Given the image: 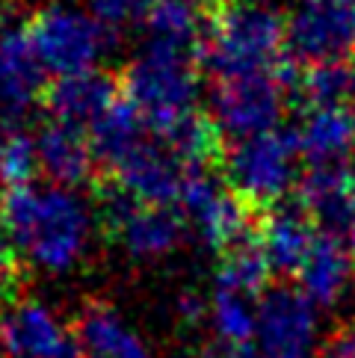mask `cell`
<instances>
[{
  "label": "cell",
  "mask_w": 355,
  "mask_h": 358,
  "mask_svg": "<svg viewBox=\"0 0 355 358\" xmlns=\"http://www.w3.org/2000/svg\"><path fill=\"white\" fill-rule=\"evenodd\" d=\"M320 358H355V326L335 331V335L326 341Z\"/></svg>",
  "instance_id": "27"
},
{
  "label": "cell",
  "mask_w": 355,
  "mask_h": 358,
  "mask_svg": "<svg viewBox=\"0 0 355 358\" xmlns=\"http://www.w3.org/2000/svg\"><path fill=\"white\" fill-rule=\"evenodd\" d=\"M74 347L80 358H151L145 343L110 305L92 302L74 323Z\"/></svg>",
  "instance_id": "18"
},
{
  "label": "cell",
  "mask_w": 355,
  "mask_h": 358,
  "mask_svg": "<svg viewBox=\"0 0 355 358\" xmlns=\"http://www.w3.org/2000/svg\"><path fill=\"white\" fill-rule=\"evenodd\" d=\"M287 21L258 0H225L210 15L198 62L219 83L275 71L284 62Z\"/></svg>",
  "instance_id": "2"
},
{
  "label": "cell",
  "mask_w": 355,
  "mask_h": 358,
  "mask_svg": "<svg viewBox=\"0 0 355 358\" xmlns=\"http://www.w3.org/2000/svg\"><path fill=\"white\" fill-rule=\"evenodd\" d=\"M205 311H208V308H205V305H201L196 296H189V299L181 302V314L189 320V323H198V320L205 317Z\"/></svg>",
  "instance_id": "29"
},
{
  "label": "cell",
  "mask_w": 355,
  "mask_h": 358,
  "mask_svg": "<svg viewBox=\"0 0 355 358\" xmlns=\"http://www.w3.org/2000/svg\"><path fill=\"white\" fill-rule=\"evenodd\" d=\"M294 92L305 98L308 107H347V101L355 95L352 62L340 59L302 69V78Z\"/></svg>",
  "instance_id": "23"
},
{
  "label": "cell",
  "mask_w": 355,
  "mask_h": 358,
  "mask_svg": "<svg viewBox=\"0 0 355 358\" xmlns=\"http://www.w3.org/2000/svg\"><path fill=\"white\" fill-rule=\"evenodd\" d=\"M148 134L151 131H148L145 119L139 116L136 107L124 95L89 127V139H92L98 166H104L107 175L116 172L131 155H136V151L148 143L145 139Z\"/></svg>",
  "instance_id": "20"
},
{
  "label": "cell",
  "mask_w": 355,
  "mask_h": 358,
  "mask_svg": "<svg viewBox=\"0 0 355 358\" xmlns=\"http://www.w3.org/2000/svg\"><path fill=\"white\" fill-rule=\"evenodd\" d=\"M39 169H42V160H39L36 136L15 124H6L0 131V181L6 187H24V184H33Z\"/></svg>",
  "instance_id": "25"
},
{
  "label": "cell",
  "mask_w": 355,
  "mask_h": 358,
  "mask_svg": "<svg viewBox=\"0 0 355 358\" xmlns=\"http://www.w3.org/2000/svg\"><path fill=\"white\" fill-rule=\"evenodd\" d=\"M0 216L21 258L48 273H66L80 261L89 240V210L66 187H6Z\"/></svg>",
  "instance_id": "1"
},
{
  "label": "cell",
  "mask_w": 355,
  "mask_h": 358,
  "mask_svg": "<svg viewBox=\"0 0 355 358\" xmlns=\"http://www.w3.org/2000/svg\"><path fill=\"white\" fill-rule=\"evenodd\" d=\"M119 98H122V83L116 78H110L107 71L89 69L57 78L45 92V107L50 119L89 131Z\"/></svg>",
  "instance_id": "14"
},
{
  "label": "cell",
  "mask_w": 355,
  "mask_h": 358,
  "mask_svg": "<svg viewBox=\"0 0 355 358\" xmlns=\"http://www.w3.org/2000/svg\"><path fill=\"white\" fill-rule=\"evenodd\" d=\"M89 12L110 30H122L128 24H139L148 18V9L154 0H86Z\"/></svg>",
  "instance_id": "26"
},
{
  "label": "cell",
  "mask_w": 355,
  "mask_h": 358,
  "mask_svg": "<svg viewBox=\"0 0 355 358\" xmlns=\"http://www.w3.org/2000/svg\"><path fill=\"white\" fill-rule=\"evenodd\" d=\"M0 350L9 358H80L71 331L33 299L9 305L0 314Z\"/></svg>",
  "instance_id": "12"
},
{
  "label": "cell",
  "mask_w": 355,
  "mask_h": 358,
  "mask_svg": "<svg viewBox=\"0 0 355 358\" xmlns=\"http://www.w3.org/2000/svg\"><path fill=\"white\" fill-rule=\"evenodd\" d=\"M299 151L308 166H347L355 145V122L347 107H308L299 127Z\"/></svg>",
  "instance_id": "19"
},
{
  "label": "cell",
  "mask_w": 355,
  "mask_h": 358,
  "mask_svg": "<svg viewBox=\"0 0 355 358\" xmlns=\"http://www.w3.org/2000/svg\"><path fill=\"white\" fill-rule=\"evenodd\" d=\"M314 331V302L299 287H270L258 299V341L263 355H311Z\"/></svg>",
  "instance_id": "11"
},
{
  "label": "cell",
  "mask_w": 355,
  "mask_h": 358,
  "mask_svg": "<svg viewBox=\"0 0 355 358\" xmlns=\"http://www.w3.org/2000/svg\"><path fill=\"white\" fill-rule=\"evenodd\" d=\"M208 21L210 18H205L198 0H154L145 18L148 42L178 48L198 57Z\"/></svg>",
  "instance_id": "21"
},
{
  "label": "cell",
  "mask_w": 355,
  "mask_h": 358,
  "mask_svg": "<svg viewBox=\"0 0 355 358\" xmlns=\"http://www.w3.org/2000/svg\"><path fill=\"white\" fill-rule=\"evenodd\" d=\"M320 225L294 201L290 208H275L266 210L258 220V240L266 252L273 273L296 275V270L305 261V255L311 252Z\"/></svg>",
  "instance_id": "16"
},
{
  "label": "cell",
  "mask_w": 355,
  "mask_h": 358,
  "mask_svg": "<svg viewBox=\"0 0 355 358\" xmlns=\"http://www.w3.org/2000/svg\"><path fill=\"white\" fill-rule=\"evenodd\" d=\"M196 358H263V355H255L252 347H234V343H213V347H205Z\"/></svg>",
  "instance_id": "28"
},
{
  "label": "cell",
  "mask_w": 355,
  "mask_h": 358,
  "mask_svg": "<svg viewBox=\"0 0 355 358\" xmlns=\"http://www.w3.org/2000/svg\"><path fill=\"white\" fill-rule=\"evenodd\" d=\"M27 30L45 69L59 78L95 69V62L119 39V33L104 27L92 12L66 3L39 9Z\"/></svg>",
  "instance_id": "5"
},
{
  "label": "cell",
  "mask_w": 355,
  "mask_h": 358,
  "mask_svg": "<svg viewBox=\"0 0 355 358\" xmlns=\"http://www.w3.org/2000/svg\"><path fill=\"white\" fill-rule=\"evenodd\" d=\"M3 3H6V0H0V12H3Z\"/></svg>",
  "instance_id": "32"
},
{
  "label": "cell",
  "mask_w": 355,
  "mask_h": 358,
  "mask_svg": "<svg viewBox=\"0 0 355 358\" xmlns=\"http://www.w3.org/2000/svg\"><path fill=\"white\" fill-rule=\"evenodd\" d=\"M210 317H213V326H217L222 343L252 347V341L258 338V311L252 305V296L217 287Z\"/></svg>",
  "instance_id": "24"
},
{
  "label": "cell",
  "mask_w": 355,
  "mask_h": 358,
  "mask_svg": "<svg viewBox=\"0 0 355 358\" xmlns=\"http://www.w3.org/2000/svg\"><path fill=\"white\" fill-rule=\"evenodd\" d=\"M355 50V0H302L287 21V54L299 66L349 59Z\"/></svg>",
  "instance_id": "8"
},
{
  "label": "cell",
  "mask_w": 355,
  "mask_h": 358,
  "mask_svg": "<svg viewBox=\"0 0 355 358\" xmlns=\"http://www.w3.org/2000/svg\"><path fill=\"white\" fill-rule=\"evenodd\" d=\"M193 57L148 42L122 74V95L136 107L154 136H163L172 124L198 110V71Z\"/></svg>",
  "instance_id": "3"
},
{
  "label": "cell",
  "mask_w": 355,
  "mask_h": 358,
  "mask_svg": "<svg viewBox=\"0 0 355 358\" xmlns=\"http://www.w3.org/2000/svg\"><path fill=\"white\" fill-rule=\"evenodd\" d=\"M98 213L107 234L116 237L133 258H157V255L175 249L187 228L181 210L145 204L113 181H101Z\"/></svg>",
  "instance_id": "6"
},
{
  "label": "cell",
  "mask_w": 355,
  "mask_h": 358,
  "mask_svg": "<svg viewBox=\"0 0 355 358\" xmlns=\"http://www.w3.org/2000/svg\"><path fill=\"white\" fill-rule=\"evenodd\" d=\"M352 122H355V107H352Z\"/></svg>",
  "instance_id": "34"
},
{
  "label": "cell",
  "mask_w": 355,
  "mask_h": 358,
  "mask_svg": "<svg viewBox=\"0 0 355 358\" xmlns=\"http://www.w3.org/2000/svg\"><path fill=\"white\" fill-rule=\"evenodd\" d=\"M45 71L27 27H0V119L18 122L33 104L45 101Z\"/></svg>",
  "instance_id": "10"
},
{
  "label": "cell",
  "mask_w": 355,
  "mask_h": 358,
  "mask_svg": "<svg viewBox=\"0 0 355 358\" xmlns=\"http://www.w3.org/2000/svg\"><path fill=\"white\" fill-rule=\"evenodd\" d=\"M189 169L178 160L166 145L145 143L143 148L124 160L116 172L107 175V181L119 184L124 193L145 204H160V208H175L181 199V189Z\"/></svg>",
  "instance_id": "13"
},
{
  "label": "cell",
  "mask_w": 355,
  "mask_h": 358,
  "mask_svg": "<svg viewBox=\"0 0 355 358\" xmlns=\"http://www.w3.org/2000/svg\"><path fill=\"white\" fill-rule=\"evenodd\" d=\"M302 160L296 127H275L258 136L240 139L222 160L225 184L249 210L263 216L273 210L290 189H296Z\"/></svg>",
  "instance_id": "4"
},
{
  "label": "cell",
  "mask_w": 355,
  "mask_h": 358,
  "mask_svg": "<svg viewBox=\"0 0 355 358\" xmlns=\"http://www.w3.org/2000/svg\"><path fill=\"white\" fill-rule=\"evenodd\" d=\"M349 62H352V74H355V59H349Z\"/></svg>",
  "instance_id": "33"
},
{
  "label": "cell",
  "mask_w": 355,
  "mask_h": 358,
  "mask_svg": "<svg viewBox=\"0 0 355 358\" xmlns=\"http://www.w3.org/2000/svg\"><path fill=\"white\" fill-rule=\"evenodd\" d=\"M355 249L335 231H320L311 252L296 270V287L314 305H332L347 290L355 270Z\"/></svg>",
  "instance_id": "17"
},
{
  "label": "cell",
  "mask_w": 355,
  "mask_h": 358,
  "mask_svg": "<svg viewBox=\"0 0 355 358\" xmlns=\"http://www.w3.org/2000/svg\"><path fill=\"white\" fill-rule=\"evenodd\" d=\"M284 92L287 86L275 71L222 80L213 95L210 116L217 119L225 136H234V143H240V139L275 131L282 119Z\"/></svg>",
  "instance_id": "9"
},
{
  "label": "cell",
  "mask_w": 355,
  "mask_h": 358,
  "mask_svg": "<svg viewBox=\"0 0 355 358\" xmlns=\"http://www.w3.org/2000/svg\"><path fill=\"white\" fill-rule=\"evenodd\" d=\"M3 302H9V293H6L3 287H0V305H3Z\"/></svg>",
  "instance_id": "31"
},
{
  "label": "cell",
  "mask_w": 355,
  "mask_h": 358,
  "mask_svg": "<svg viewBox=\"0 0 355 358\" xmlns=\"http://www.w3.org/2000/svg\"><path fill=\"white\" fill-rule=\"evenodd\" d=\"M270 275H273V266L266 261V252L258 240V228L255 234L243 237L222 252L219 273H217L222 290L243 293V296H252V299H261L270 290Z\"/></svg>",
  "instance_id": "22"
},
{
  "label": "cell",
  "mask_w": 355,
  "mask_h": 358,
  "mask_svg": "<svg viewBox=\"0 0 355 358\" xmlns=\"http://www.w3.org/2000/svg\"><path fill=\"white\" fill-rule=\"evenodd\" d=\"M349 199H352V216H355V166L349 169ZM349 216V220H352Z\"/></svg>",
  "instance_id": "30"
},
{
  "label": "cell",
  "mask_w": 355,
  "mask_h": 358,
  "mask_svg": "<svg viewBox=\"0 0 355 358\" xmlns=\"http://www.w3.org/2000/svg\"><path fill=\"white\" fill-rule=\"evenodd\" d=\"M36 145H39L42 172L57 187H80L92 181V172L98 166L92 139H89L86 127L66 124L57 119H48L39 134H36Z\"/></svg>",
  "instance_id": "15"
},
{
  "label": "cell",
  "mask_w": 355,
  "mask_h": 358,
  "mask_svg": "<svg viewBox=\"0 0 355 358\" xmlns=\"http://www.w3.org/2000/svg\"><path fill=\"white\" fill-rule=\"evenodd\" d=\"M178 210L198 231V237L219 255L243 237L255 234L258 228V213L249 210L234 196V189L210 172L187 175L181 199H178Z\"/></svg>",
  "instance_id": "7"
}]
</instances>
